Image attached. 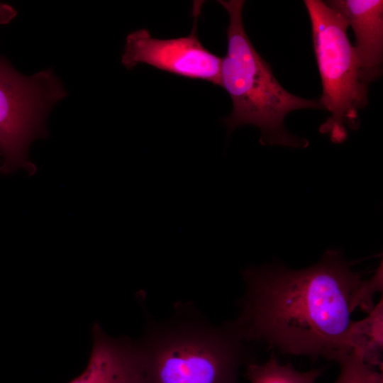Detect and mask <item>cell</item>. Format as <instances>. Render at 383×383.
<instances>
[{
	"label": "cell",
	"instance_id": "obj_9",
	"mask_svg": "<svg viewBox=\"0 0 383 383\" xmlns=\"http://www.w3.org/2000/svg\"><path fill=\"white\" fill-rule=\"evenodd\" d=\"M346 347L348 353L360 355L372 367H382L383 348V301L382 297L360 321H353L349 328Z\"/></svg>",
	"mask_w": 383,
	"mask_h": 383
},
{
	"label": "cell",
	"instance_id": "obj_8",
	"mask_svg": "<svg viewBox=\"0 0 383 383\" xmlns=\"http://www.w3.org/2000/svg\"><path fill=\"white\" fill-rule=\"evenodd\" d=\"M92 333L87 367L69 383H144L143 356L137 340L111 337L97 323Z\"/></svg>",
	"mask_w": 383,
	"mask_h": 383
},
{
	"label": "cell",
	"instance_id": "obj_11",
	"mask_svg": "<svg viewBox=\"0 0 383 383\" xmlns=\"http://www.w3.org/2000/svg\"><path fill=\"white\" fill-rule=\"evenodd\" d=\"M336 362L340 366V372L333 383H383L382 373L354 353L343 355Z\"/></svg>",
	"mask_w": 383,
	"mask_h": 383
},
{
	"label": "cell",
	"instance_id": "obj_10",
	"mask_svg": "<svg viewBox=\"0 0 383 383\" xmlns=\"http://www.w3.org/2000/svg\"><path fill=\"white\" fill-rule=\"evenodd\" d=\"M323 368L301 372L291 364H282L274 354L264 363L250 362L245 377L249 383H316Z\"/></svg>",
	"mask_w": 383,
	"mask_h": 383
},
{
	"label": "cell",
	"instance_id": "obj_5",
	"mask_svg": "<svg viewBox=\"0 0 383 383\" xmlns=\"http://www.w3.org/2000/svg\"><path fill=\"white\" fill-rule=\"evenodd\" d=\"M67 95L51 70L21 74L0 55V172L23 168L32 175L35 165L28 160L33 140L48 135L45 119L52 107Z\"/></svg>",
	"mask_w": 383,
	"mask_h": 383
},
{
	"label": "cell",
	"instance_id": "obj_13",
	"mask_svg": "<svg viewBox=\"0 0 383 383\" xmlns=\"http://www.w3.org/2000/svg\"><path fill=\"white\" fill-rule=\"evenodd\" d=\"M0 158H2L1 154H0Z\"/></svg>",
	"mask_w": 383,
	"mask_h": 383
},
{
	"label": "cell",
	"instance_id": "obj_12",
	"mask_svg": "<svg viewBox=\"0 0 383 383\" xmlns=\"http://www.w3.org/2000/svg\"><path fill=\"white\" fill-rule=\"evenodd\" d=\"M382 262L375 274L370 279H365L359 296V309L369 313L374 306V296L377 292H382Z\"/></svg>",
	"mask_w": 383,
	"mask_h": 383
},
{
	"label": "cell",
	"instance_id": "obj_1",
	"mask_svg": "<svg viewBox=\"0 0 383 383\" xmlns=\"http://www.w3.org/2000/svg\"><path fill=\"white\" fill-rule=\"evenodd\" d=\"M242 276L246 290L232 322L246 343L335 362L348 353L346 338L365 279L339 250L305 269L249 267Z\"/></svg>",
	"mask_w": 383,
	"mask_h": 383
},
{
	"label": "cell",
	"instance_id": "obj_2",
	"mask_svg": "<svg viewBox=\"0 0 383 383\" xmlns=\"http://www.w3.org/2000/svg\"><path fill=\"white\" fill-rule=\"evenodd\" d=\"M137 340L144 383H240L251 362L233 322L213 324L192 302H177L162 321L148 316Z\"/></svg>",
	"mask_w": 383,
	"mask_h": 383
},
{
	"label": "cell",
	"instance_id": "obj_6",
	"mask_svg": "<svg viewBox=\"0 0 383 383\" xmlns=\"http://www.w3.org/2000/svg\"><path fill=\"white\" fill-rule=\"evenodd\" d=\"M201 6L202 1H194L193 27L187 36L158 39L153 38L148 29L130 33L121 63L128 70L144 63L182 77L204 80L221 87L222 57L206 49L197 35Z\"/></svg>",
	"mask_w": 383,
	"mask_h": 383
},
{
	"label": "cell",
	"instance_id": "obj_7",
	"mask_svg": "<svg viewBox=\"0 0 383 383\" xmlns=\"http://www.w3.org/2000/svg\"><path fill=\"white\" fill-rule=\"evenodd\" d=\"M340 13L354 31L353 46L362 82L369 84L380 77L383 62V1L332 0L324 1Z\"/></svg>",
	"mask_w": 383,
	"mask_h": 383
},
{
	"label": "cell",
	"instance_id": "obj_4",
	"mask_svg": "<svg viewBox=\"0 0 383 383\" xmlns=\"http://www.w3.org/2000/svg\"><path fill=\"white\" fill-rule=\"evenodd\" d=\"M304 4L322 83L319 100L330 113L319 131L340 143L348 137V128H358V112L368 104V86L360 79L345 20L323 1L306 0Z\"/></svg>",
	"mask_w": 383,
	"mask_h": 383
},
{
	"label": "cell",
	"instance_id": "obj_3",
	"mask_svg": "<svg viewBox=\"0 0 383 383\" xmlns=\"http://www.w3.org/2000/svg\"><path fill=\"white\" fill-rule=\"evenodd\" d=\"M229 16L228 48L221 62V87L233 104L223 119L228 135L243 125L257 126L263 145L306 148L309 142L284 127L286 116L296 110L323 107L318 99H307L287 91L277 81L270 65L257 52L243 21L242 0H220Z\"/></svg>",
	"mask_w": 383,
	"mask_h": 383
}]
</instances>
